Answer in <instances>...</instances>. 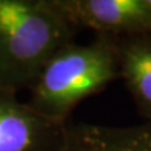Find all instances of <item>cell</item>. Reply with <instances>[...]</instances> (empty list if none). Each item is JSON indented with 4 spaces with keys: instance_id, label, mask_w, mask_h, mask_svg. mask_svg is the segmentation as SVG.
Masks as SVG:
<instances>
[{
    "instance_id": "cell-1",
    "label": "cell",
    "mask_w": 151,
    "mask_h": 151,
    "mask_svg": "<svg viewBox=\"0 0 151 151\" xmlns=\"http://www.w3.org/2000/svg\"><path fill=\"white\" fill-rule=\"evenodd\" d=\"M76 30L58 0H0V89H29Z\"/></svg>"
},
{
    "instance_id": "cell-2",
    "label": "cell",
    "mask_w": 151,
    "mask_h": 151,
    "mask_svg": "<svg viewBox=\"0 0 151 151\" xmlns=\"http://www.w3.org/2000/svg\"><path fill=\"white\" fill-rule=\"evenodd\" d=\"M119 77L116 37L98 34L87 44L70 42L44 64L28 89V103L48 119L67 124L79 102L101 92Z\"/></svg>"
},
{
    "instance_id": "cell-4",
    "label": "cell",
    "mask_w": 151,
    "mask_h": 151,
    "mask_svg": "<svg viewBox=\"0 0 151 151\" xmlns=\"http://www.w3.org/2000/svg\"><path fill=\"white\" fill-rule=\"evenodd\" d=\"M76 27L98 34L122 37L151 32V13L145 0H58Z\"/></svg>"
},
{
    "instance_id": "cell-5",
    "label": "cell",
    "mask_w": 151,
    "mask_h": 151,
    "mask_svg": "<svg viewBox=\"0 0 151 151\" xmlns=\"http://www.w3.org/2000/svg\"><path fill=\"white\" fill-rule=\"evenodd\" d=\"M58 151H151V121L131 126L67 124Z\"/></svg>"
},
{
    "instance_id": "cell-6",
    "label": "cell",
    "mask_w": 151,
    "mask_h": 151,
    "mask_svg": "<svg viewBox=\"0 0 151 151\" xmlns=\"http://www.w3.org/2000/svg\"><path fill=\"white\" fill-rule=\"evenodd\" d=\"M120 77L145 121H151V32L116 37Z\"/></svg>"
},
{
    "instance_id": "cell-3",
    "label": "cell",
    "mask_w": 151,
    "mask_h": 151,
    "mask_svg": "<svg viewBox=\"0 0 151 151\" xmlns=\"http://www.w3.org/2000/svg\"><path fill=\"white\" fill-rule=\"evenodd\" d=\"M17 94L0 89V151H58L68 122L43 116Z\"/></svg>"
},
{
    "instance_id": "cell-7",
    "label": "cell",
    "mask_w": 151,
    "mask_h": 151,
    "mask_svg": "<svg viewBox=\"0 0 151 151\" xmlns=\"http://www.w3.org/2000/svg\"><path fill=\"white\" fill-rule=\"evenodd\" d=\"M145 3H146V6H147L149 12L151 13V0H145Z\"/></svg>"
}]
</instances>
